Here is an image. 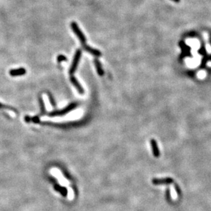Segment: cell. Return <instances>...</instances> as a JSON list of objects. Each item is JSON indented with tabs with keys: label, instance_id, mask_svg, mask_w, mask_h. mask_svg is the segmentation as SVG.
<instances>
[{
	"label": "cell",
	"instance_id": "obj_1",
	"mask_svg": "<svg viewBox=\"0 0 211 211\" xmlns=\"http://www.w3.org/2000/svg\"><path fill=\"white\" fill-rule=\"evenodd\" d=\"M77 104L75 103H71L70 105H69L68 106L66 107V108L63 109V110H55L53 111L50 113H49V116L50 117H56V116H60V115H63L66 113H69V111H71L73 109H74L75 107H76Z\"/></svg>",
	"mask_w": 211,
	"mask_h": 211
},
{
	"label": "cell",
	"instance_id": "obj_2",
	"mask_svg": "<svg viewBox=\"0 0 211 211\" xmlns=\"http://www.w3.org/2000/svg\"><path fill=\"white\" fill-rule=\"evenodd\" d=\"M71 29L73 30V31L74 32V33L76 34L77 37L79 38V39L80 40L82 44H85V43H86V38H85L84 35L83 34V33L82 32V31L80 30V29H79L78 25H77V23L75 22H71Z\"/></svg>",
	"mask_w": 211,
	"mask_h": 211
},
{
	"label": "cell",
	"instance_id": "obj_3",
	"mask_svg": "<svg viewBox=\"0 0 211 211\" xmlns=\"http://www.w3.org/2000/svg\"><path fill=\"white\" fill-rule=\"evenodd\" d=\"M81 54H82L81 49H77V50L76 51V52H75V54L74 58H73L72 65H71L70 70H69V73H70L71 75L73 74V73L75 72V70H76L77 66L79 63V59H80Z\"/></svg>",
	"mask_w": 211,
	"mask_h": 211
},
{
	"label": "cell",
	"instance_id": "obj_4",
	"mask_svg": "<svg viewBox=\"0 0 211 211\" xmlns=\"http://www.w3.org/2000/svg\"><path fill=\"white\" fill-rule=\"evenodd\" d=\"M10 75L11 76L16 77V76H21V75H23L26 73V70L24 68H19V69H11V71H9Z\"/></svg>",
	"mask_w": 211,
	"mask_h": 211
},
{
	"label": "cell",
	"instance_id": "obj_5",
	"mask_svg": "<svg viewBox=\"0 0 211 211\" xmlns=\"http://www.w3.org/2000/svg\"><path fill=\"white\" fill-rule=\"evenodd\" d=\"M82 45H83V47L84 48L85 50H86L87 51H88V52H89V53H91V54L95 56H100L101 55V53L100 51L97 50V49H93V48H92V47H89V46H88V45H87L85 44H84Z\"/></svg>",
	"mask_w": 211,
	"mask_h": 211
},
{
	"label": "cell",
	"instance_id": "obj_6",
	"mask_svg": "<svg viewBox=\"0 0 211 211\" xmlns=\"http://www.w3.org/2000/svg\"><path fill=\"white\" fill-rule=\"evenodd\" d=\"M174 182L172 178H165V179H155L153 180V184H172Z\"/></svg>",
	"mask_w": 211,
	"mask_h": 211
},
{
	"label": "cell",
	"instance_id": "obj_7",
	"mask_svg": "<svg viewBox=\"0 0 211 211\" xmlns=\"http://www.w3.org/2000/svg\"><path fill=\"white\" fill-rule=\"evenodd\" d=\"M150 143H151V145H152L153 154H154V156L155 157H158L159 155H160V152H159L158 145H157L156 140H154V139H152L150 141Z\"/></svg>",
	"mask_w": 211,
	"mask_h": 211
},
{
	"label": "cell",
	"instance_id": "obj_8",
	"mask_svg": "<svg viewBox=\"0 0 211 211\" xmlns=\"http://www.w3.org/2000/svg\"><path fill=\"white\" fill-rule=\"evenodd\" d=\"M70 80L71 82L74 86L75 87V88L77 89V90L78 91V92H79L81 94H82L84 93V89H82V87H81V85L79 84V83L77 82V80L76 79V78L74 76H71L70 77Z\"/></svg>",
	"mask_w": 211,
	"mask_h": 211
},
{
	"label": "cell",
	"instance_id": "obj_9",
	"mask_svg": "<svg viewBox=\"0 0 211 211\" xmlns=\"http://www.w3.org/2000/svg\"><path fill=\"white\" fill-rule=\"evenodd\" d=\"M94 62H95V67H96L97 73H98V74L99 75L102 76V75L104 74V72H103V70L102 69V68H101V65L100 64V63H99V60L97 59H95Z\"/></svg>",
	"mask_w": 211,
	"mask_h": 211
},
{
	"label": "cell",
	"instance_id": "obj_10",
	"mask_svg": "<svg viewBox=\"0 0 211 211\" xmlns=\"http://www.w3.org/2000/svg\"><path fill=\"white\" fill-rule=\"evenodd\" d=\"M39 101L40 103V106H41V115H44L46 114V109H45V106L42 97L39 96Z\"/></svg>",
	"mask_w": 211,
	"mask_h": 211
},
{
	"label": "cell",
	"instance_id": "obj_11",
	"mask_svg": "<svg viewBox=\"0 0 211 211\" xmlns=\"http://www.w3.org/2000/svg\"><path fill=\"white\" fill-rule=\"evenodd\" d=\"M67 198L70 201H72L74 199V191L70 186L67 187Z\"/></svg>",
	"mask_w": 211,
	"mask_h": 211
},
{
	"label": "cell",
	"instance_id": "obj_12",
	"mask_svg": "<svg viewBox=\"0 0 211 211\" xmlns=\"http://www.w3.org/2000/svg\"><path fill=\"white\" fill-rule=\"evenodd\" d=\"M0 109H8V110H13V112H15V113H16V114H17V113H18L17 110H16V109H15V108H13V107L4 104V103H1V102H0Z\"/></svg>",
	"mask_w": 211,
	"mask_h": 211
},
{
	"label": "cell",
	"instance_id": "obj_13",
	"mask_svg": "<svg viewBox=\"0 0 211 211\" xmlns=\"http://www.w3.org/2000/svg\"><path fill=\"white\" fill-rule=\"evenodd\" d=\"M48 97H49V101H50L51 104L52 105L53 107H55L56 106V103H55L54 99H53L52 95H51V94H50V93H48Z\"/></svg>",
	"mask_w": 211,
	"mask_h": 211
},
{
	"label": "cell",
	"instance_id": "obj_14",
	"mask_svg": "<svg viewBox=\"0 0 211 211\" xmlns=\"http://www.w3.org/2000/svg\"><path fill=\"white\" fill-rule=\"evenodd\" d=\"M31 121L34 123H39L40 122H41V120H40V118L39 116H35V117H32Z\"/></svg>",
	"mask_w": 211,
	"mask_h": 211
},
{
	"label": "cell",
	"instance_id": "obj_15",
	"mask_svg": "<svg viewBox=\"0 0 211 211\" xmlns=\"http://www.w3.org/2000/svg\"><path fill=\"white\" fill-rule=\"evenodd\" d=\"M67 60V58L63 55H59L57 58V60L58 63H61V62L65 61V60Z\"/></svg>",
	"mask_w": 211,
	"mask_h": 211
},
{
	"label": "cell",
	"instance_id": "obj_16",
	"mask_svg": "<svg viewBox=\"0 0 211 211\" xmlns=\"http://www.w3.org/2000/svg\"><path fill=\"white\" fill-rule=\"evenodd\" d=\"M24 119H25V122H27V123H30L31 122V117L30 116H27V115H26V116L25 117Z\"/></svg>",
	"mask_w": 211,
	"mask_h": 211
},
{
	"label": "cell",
	"instance_id": "obj_17",
	"mask_svg": "<svg viewBox=\"0 0 211 211\" xmlns=\"http://www.w3.org/2000/svg\"><path fill=\"white\" fill-rule=\"evenodd\" d=\"M173 1H174V2H176V3H179L180 2V0H173Z\"/></svg>",
	"mask_w": 211,
	"mask_h": 211
}]
</instances>
